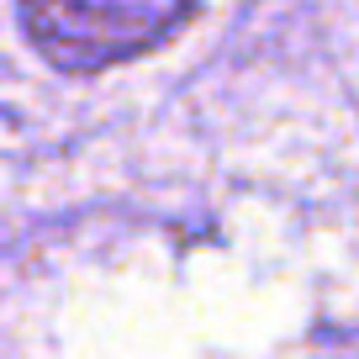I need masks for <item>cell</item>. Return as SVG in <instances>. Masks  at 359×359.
<instances>
[{"mask_svg":"<svg viewBox=\"0 0 359 359\" xmlns=\"http://www.w3.org/2000/svg\"><path fill=\"white\" fill-rule=\"evenodd\" d=\"M191 6L196 0H22V16L43 58L90 74L164 43Z\"/></svg>","mask_w":359,"mask_h":359,"instance_id":"6da1fadb","label":"cell"}]
</instances>
